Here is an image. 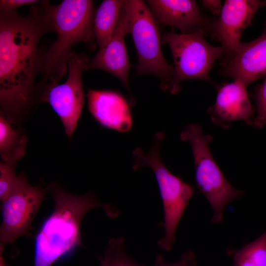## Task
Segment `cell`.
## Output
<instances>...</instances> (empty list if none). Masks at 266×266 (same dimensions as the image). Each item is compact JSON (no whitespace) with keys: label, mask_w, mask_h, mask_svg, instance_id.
Here are the masks:
<instances>
[{"label":"cell","mask_w":266,"mask_h":266,"mask_svg":"<svg viewBox=\"0 0 266 266\" xmlns=\"http://www.w3.org/2000/svg\"><path fill=\"white\" fill-rule=\"evenodd\" d=\"M148 7L161 24L180 30L182 33L199 31L212 37L214 20L206 17L195 0H150Z\"/></svg>","instance_id":"obj_11"},{"label":"cell","mask_w":266,"mask_h":266,"mask_svg":"<svg viewBox=\"0 0 266 266\" xmlns=\"http://www.w3.org/2000/svg\"><path fill=\"white\" fill-rule=\"evenodd\" d=\"M5 247L0 245V266H7L5 262L3 252Z\"/></svg>","instance_id":"obj_25"},{"label":"cell","mask_w":266,"mask_h":266,"mask_svg":"<svg viewBox=\"0 0 266 266\" xmlns=\"http://www.w3.org/2000/svg\"><path fill=\"white\" fill-rule=\"evenodd\" d=\"M51 188L55 207L36 235L33 266H51L64 254L82 246L81 222L90 210L101 207L110 217L118 215L113 205L100 202L92 193L76 195Z\"/></svg>","instance_id":"obj_3"},{"label":"cell","mask_w":266,"mask_h":266,"mask_svg":"<svg viewBox=\"0 0 266 266\" xmlns=\"http://www.w3.org/2000/svg\"><path fill=\"white\" fill-rule=\"evenodd\" d=\"M27 138L0 113V155L2 161L16 163L24 157Z\"/></svg>","instance_id":"obj_17"},{"label":"cell","mask_w":266,"mask_h":266,"mask_svg":"<svg viewBox=\"0 0 266 266\" xmlns=\"http://www.w3.org/2000/svg\"><path fill=\"white\" fill-rule=\"evenodd\" d=\"M201 3L204 7L210 10L212 13L219 16L222 11L223 5L220 0H202Z\"/></svg>","instance_id":"obj_24"},{"label":"cell","mask_w":266,"mask_h":266,"mask_svg":"<svg viewBox=\"0 0 266 266\" xmlns=\"http://www.w3.org/2000/svg\"><path fill=\"white\" fill-rule=\"evenodd\" d=\"M38 0H0V11H15L17 8L25 5H33Z\"/></svg>","instance_id":"obj_23"},{"label":"cell","mask_w":266,"mask_h":266,"mask_svg":"<svg viewBox=\"0 0 266 266\" xmlns=\"http://www.w3.org/2000/svg\"><path fill=\"white\" fill-rule=\"evenodd\" d=\"M98 258L100 266H144L136 264L126 253L122 237L111 239L104 255Z\"/></svg>","instance_id":"obj_19"},{"label":"cell","mask_w":266,"mask_h":266,"mask_svg":"<svg viewBox=\"0 0 266 266\" xmlns=\"http://www.w3.org/2000/svg\"><path fill=\"white\" fill-rule=\"evenodd\" d=\"M197 258L195 253L188 251L184 252L180 259L175 263H167L164 257L160 255L156 257L155 264L153 266H196Z\"/></svg>","instance_id":"obj_22"},{"label":"cell","mask_w":266,"mask_h":266,"mask_svg":"<svg viewBox=\"0 0 266 266\" xmlns=\"http://www.w3.org/2000/svg\"><path fill=\"white\" fill-rule=\"evenodd\" d=\"M15 166L16 163H0V200L2 202L8 197L15 180Z\"/></svg>","instance_id":"obj_20"},{"label":"cell","mask_w":266,"mask_h":266,"mask_svg":"<svg viewBox=\"0 0 266 266\" xmlns=\"http://www.w3.org/2000/svg\"><path fill=\"white\" fill-rule=\"evenodd\" d=\"M164 133L159 132L153 137V145L148 152L140 148L133 152L136 170L147 166L153 171L158 182L164 212L165 235L158 242V245L166 251H170L175 240L177 226L190 199L195 194L194 186L171 173L162 162L160 151Z\"/></svg>","instance_id":"obj_4"},{"label":"cell","mask_w":266,"mask_h":266,"mask_svg":"<svg viewBox=\"0 0 266 266\" xmlns=\"http://www.w3.org/2000/svg\"><path fill=\"white\" fill-rule=\"evenodd\" d=\"M124 4V0H105L99 7L94 17V33L99 50L104 48L112 38Z\"/></svg>","instance_id":"obj_16"},{"label":"cell","mask_w":266,"mask_h":266,"mask_svg":"<svg viewBox=\"0 0 266 266\" xmlns=\"http://www.w3.org/2000/svg\"><path fill=\"white\" fill-rule=\"evenodd\" d=\"M90 60L82 53L72 52L67 62L68 76L39 94L40 102H48L60 118L68 138L76 128L85 101L82 73Z\"/></svg>","instance_id":"obj_9"},{"label":"cell","mask_w":266,"mask_h":266,"mask_svg":"<svg viewBox=\"0 0 266 266\" xmlns=\"http://www.w3.org/2000/svg\"><path fill=\"white\" fill-rule=\"evenodd\" d=\"M124 7L128 17L129 33L137 55L135 74L156 76L160 80L161 88L174 94L175 69L163 54L158 21L143 0H126Z\"/></svg>","instance_id":"obj_5"},{"label":"cell","mask_w":266,"mask_h":266,"mask_svg":"<svg viewBox=\"0 0 266 266\" xmlns=\"http://www.w3.org/2000/svg\"><path fill=\"white\" fill-rule=\"evenodd\" d=\"M254 97L257 105V115L252 125L261 129L266 124V78L257 90Z\"/></svg>","instance_id":"obj_21"},{"label":"cell","mask_w":266,"mask_h":266,"mask_svg":"<svg viewBox=\"0 0 266 266\" xmlns=\"http://www.w3.org/2000/svg\"><path fill=\"white\" fill-rule=\"evenodd\" d=\"M221 73L246 87L266 74V26L258 38L240 43L233 57L224 63Z\"/></svg>","instance_id":"obj_13"},{"label":"cell","mask_w":266,"mask_h":266,"mask_svg":"<svg viewBox=\"0 0 266 266\" xmlns=\"http://www.w3.org/2000/svg\"><path fill=\"white\" fill-rule=\"evenodd\" d=\"M204 35L202 31L181 34L166 32L162 35V44H168L174 61V94L180 92V83L184 80L200 79L214 84L209 73L223 52L221 47L209 43Z\"/></svg>","instance_id":"obj_7"},{"label":"cell","mask_w":266,"mask_h":266,"mask_svg":"<svg viewBox=\"0 0 266 266\" xmlns=\"http://www.w3.org/2000/svg\"><path fill=\"white\" fill-rule=\"evenodd\" d=\"M233 266H266V232L239 249H228Z\"/></svg>","instance_id":"obj_18"},{"label":"cell","mask_w":266,"mask_h":266,"mask_svg":"<svg viewBox=\"0 0 266 266\" xmlns=\"http://www.w3.org/2000/svg\"><path fill=\"white\" fill-rule=\"evenodd\" d=\"M47 190L29 184L23 172L16 176L10 194L2 202L0 245L13 244L27 234Z\"/></svg>","instance_id":"obj_8"},{"label":"cell","mask_w":266,"mask_h":266,"mask_svg":"<svg viewBox=\"0 0 266 266\" xmlns=\"http://www.w3.org/2000/svg\"><path fill=\"white\" fill-rule=\"evenodd\" d=\"M180 136L182 140L188 141L191 146L197 187L212 208V222L220 224L224 219L226 206L241 198L244 192L233 187L223 174L209 149L213 137L204 134L200 126L189 124Z\"/></svg>","instance_id":"obj_6"},{"label":"cell","mask_w":266,"mask_h":266,"mask_svg":"<svg viewBox=\"0 0 266 266\" xmlns=\"http://www.w3.org/2000/svg\"><path fill=\"white\" fill-rule=\"evenodd\" d=\"M246 87L242 82L234 80L219 88L215 103L208 109L214 124L224 129H228L233 122L238 120L253 125L254 108Z\"/></svg>","instance_id":"obj_12"},{"label":"cell","mask_w":266,"mask_h":266,"mask_svg":"<svg viewBox=\"0 0 266 266\" xmlns=\"http://www.w3.org/2000/svg\"><path fill=\"white\" fill-rule=\"evenodd\" d=\"M266 1L258 0H227L219 18L214 20L212 37L220 42L225 62L232 59L239 46L244 29Z\"/></svg>","instance_id":"obj_10"},{"label":"cell","mask_w":266,"mask_h":266,"mask_svg":"<svg viewBox=\"0 0 266 266\" xmlns=\"http://www.w3.org/2000/svg\"><path fill=\"white\" fill-rule=\"evenodd\" d=\"M88 109L101 126L121 133L129 131L133 120L128 101L121 94L110 90H89Z\"/></svg>","instance_id":"obj_14"},{"label":"cell","mask_w":266,"mask_h":266,"mask_svg":"<svg viewBox=\"0 0 266 266\" xmlns=\"http://www.w3.org/2000/svg\"><path fill=\"white\" fill-rule=\"evenodd\" d=\"M50 32L43 0L32 5L27 16L0 11V113L13 124L32 102L41 55L38 42Z\"/></svg>","instance_id":"obj_1"},{"label":"cell","mask_w":266,"mask_h":266,"mask_svg":"<svg viewBox=\"0 0 266 266\" xmlns=\"http://www.w3.org/2000/svg\"><path fill=\"white\" fill-rule=\"evenodd\" d=\"M45 11L57 39L41 53L39 73L42 79L36 86L39 94L58 84L68 71L67 62L72 47L94 40V5L91 0H64L57 5L43 0Z\"/></svg>","instance_id":"obj_2"},{"label":"cell","mask_w":266,"mask_h":266,"mask_svg":"<svg viewBox=\"0 0 266 266\" xmlns=\"http://www.w3.org/2000/svg\"><path fill=\"white\" fill-rule=\"evenodd\" d=\"M128 33L129 19L123 6L112 38L104 48L98 51L87 67V70L99 69L113 74L128 90L129 89V75L132 67L125 40Z\"/></svg>","instance_id":"obj_15"}]
</instances>
